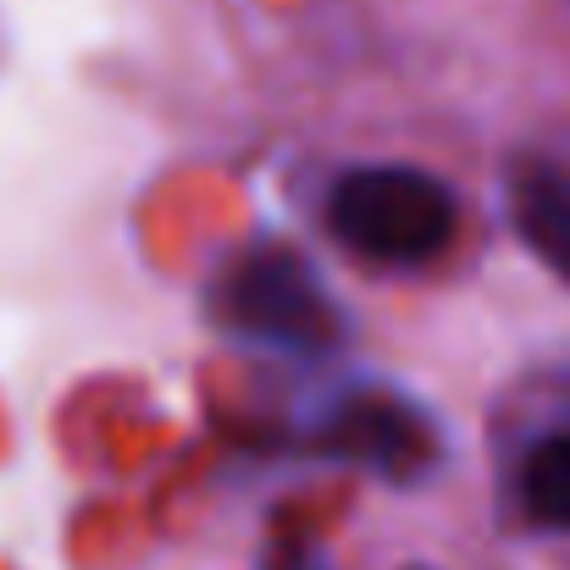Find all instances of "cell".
Instances as JSON below:
<instances>
[{"mask_svg": "<svg viewBox=\"0 0 570 570\" xmlns=\"http://www.w3.org/2000/svg\"><path fill=\"white\" fill-rule=\"evenodd\" d=\"M460 205L443 178L404 167V161H366L333 178L327 189V227L333 238L372 261V266H426L454 244Z\"/></svg>", "mask_w": 570, "mask_h": 570, "instance_id": "6da1fadb", "label": "cell"}, {"mask_svg": "<svg viewBox=\"0 0 570 570\" xmlns=\"http://www.w3.org/2000/svg\"><path fill=\"white\" fill-rule=\"evenodd\" d=\"M216 316L238 338H255L283 355H327L344 338L333 294L288 244H249L244 255H233L216 283Z\"/></svg>", "mask_w": 570, "mask_h": 570, "instance_id": "7a4b0ae2", "label": "cell"}, {"mask_svg": "<svg viewBox=\"0 0 570 570\" xmlns=\"http://www.w3.org/2000/svg\"><path fill=\"white\" fill-rule=\"evenodd\" d=\"M322 443L344 460L372 465L387 482H415L438 460V432L426 426V415L415 404H404L393 393H350L333 410Z\"/></svg>", "mask_w": 570, "mask_h": 570, "instance_id": "3957f363", "label": "cell"}, {"mask_svg": "<svg viewBox=\"0 0 570 570\" xmlns=\"http://www.w3.org/2000/svg\"><path fill=\"white\" fill-rule=\"evenodd\" d=\"M510 222L521 244L570 283V167L549 156H527L510 167Z\"/></svg>", "mask_w": 570, "mask_h": 570, "instance_id": "277c9868", "label": "cell"}, {"mask_svg": "<svg viewBox=\"0 0 570 570\" xmlns=\"http://www.w3.org/2000/svg\"><path fill=\"white\" fill-rule=\"evenodd\" d=\"M521 510L549 527L570 532V432H549L521 460Z\"/></svg>", "mask_w": 570, "mask_h": 570, "instance_id": "5b68a950", "label": "cell"}, {"mask_svg": "<svg viewBox=\"0 0 570 570\" xmlns=\"http://www.w3.org/2000/svg\"><path fill=\"white\" fill-rule=\"evenodd\" d=\"M277 570H327V566H322V560H305V554H288Z\"/></svg>", "mask_w": 570, "mask_h": 570, "instance_id": "8992f818", "label": "cell"}, {"mask_svg": "<svg viewBox=\"0 0 570 570\" xmlns=\"http://www.w3.org/2000/svg\"><path fill=\"white\" fill-rule=\"evenodd\" d=\"M404 570H426V566H404Z\"/></svg>", "mask_w": 570, "mask_h": 570, "instance_id": "52a82bcc", "label": "cell"}]
</instances>
